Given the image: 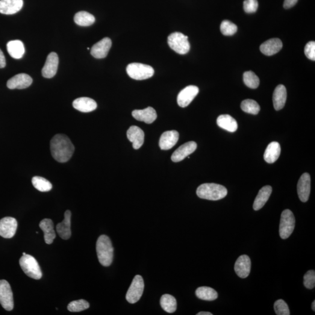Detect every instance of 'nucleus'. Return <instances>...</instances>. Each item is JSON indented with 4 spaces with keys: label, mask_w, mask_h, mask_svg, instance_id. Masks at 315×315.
I'll list each match as a JSON object with an SVG mask.
<instances>
[{
    "label": "nucleus",
    "mask_w": 315,
    "mask_h": 315,
    "mask_svg": "<svg viewBox=\"0 0 315 315\" xmlns=\"http://www.w3.org/2000/svg\"><path fill=\"white\" fill-rule=\"evenodd\" d=\"M51 150L52 157L58 163H64L72 157L75 148L67 135L58 134L52 138Z\"/></svg>",
    "instance_id": "1"
},
{
    "label": "nucleus",
    "mask_w": 315,
    "mask_h": 315,
    "mask_svg": "<svg viewBox=\"0 0 315 315\" xmlns=\"http://www.w3.org/2000/svg\"><path fill=\"white\" fill-rule=\"evenodd\" d=\"M96 253L99 263L105 267L112 263L114 249L110 238L102 235L96 242Z\"/></svg>",
    "instance_id": "2"
},
{
    "label": "nucleus",
    "mask_w": 315,
    "mask_h": 315,
    "mask_svg": "<svg viewBox=\"0 0 315 315\" xmlns=\"http://www.w3.org/2000/svg\"><path fill=\"white\" fill-rule=\"evenodd\" d=\"M200 198L217 201L227 195V189L222 185L216 184H204L200 185L196 191Z\"/></svg>",
    "instance_id": "3"
},
{
    "label": "nucleus",
    "mask_w": 315,
    "mask_h": 315,
    "mask_svg": "<svg viewBox=\"0 0 315 315\" xmlns=\"http://www.w3.org/2000/svg\"><path fill=\"white\" fill-rule=\"evenodd\" d=\"M20 267L29 278L35 279L42 278V273L39 263L33 256L26 254L23 255L19 260Z\"/></svg>",
    "instance_id": "4"
},
{
    "label": "nucleus",
    "mask_w": 315,
    "mask_h": 315,
    "mask_svg": "<svg viewBox=\"0 0 315 315\" xmlns=\"http://www.w3.org/2000/svg\"><path fill=\"white\" fill-rule=\"evenodd\" d=\"M126 71L130 77L135 80H144L154 74V70L151 66L138 63L129 64Z\"/></svg>",
    "instance_id": "5"
},
{
    "label": "nucleus",
    "mask_w": 315,
    "mask_h": 315,
    "mask_svg": "<svg viewBox=\"0 0 315 315\" xmlns=\"http://www.w3.org/2000/svg\"><path fill=\"white\" fill-rule=\"evenodd\" d=\"M167 43L170 48L178 54H186L190 49L188 37L180 32H174L170 34L167 37Z\"/></svg>",
    "instance_id": "6"
},
{
    "label": "nucleus",
    "mask_w": 315,
    "mask_h": 315,
    "mask_svg": "<svg viewBox=\"0 0 315 315\" xmlns=\"http://www.w3.org/2000/svg\"><path fill=\"white\" fill-rule=\"evenodd\" d=\"M295 217L293 212L290 210L282 211L279 223V236L282 240H286L292 234L295 228Z\"/></svg>",
    "instance_id": "7"
},
{
    "label": "nucleus",
    "mask_w": 315,
    "mask_h": 315,
    "mask_svg": "<svg viewBox=\"0 0 315 315\" xmlns=\"http://www.w3.org/2000/svg\"><path fill=\"white\" fill-rule=\"evenodd\" d=\"M144 289V282L142 277L140 275L135 276L127 293V301L130 304H135L139 301L143 295Z\"/></svg>",
    "instance_id": "8"
},
{
    "label": "nucleus",
    "mask_w": 315,
    "mask_h": 315,
    "mask_svg": "<svg viewBox=\"0 0 315 315\" xmlns=\"http://www.w3.org/2000/svg\"><path fill=\"white\" fill-rule=\"evenodd\" d=\"M0 304L6 311H11L14 308V298L10 284L5 279L0 280Z\"/></svg>",
    "instance_id": "9"
},
{
    "label": "nucleus",
    "mask_w": 315,
    "mask_h": 315,
    "mask_svg": "<svg viewBox=\"0 0 315 315\" xmlns=\"http://www.w3.org/2000/svg\"><path fill=\"white\" fill-rule=\"evenodd\" d=\"M17 221L13 217H5L0 220V236L10 239L16 233Z\"/></svg>",
    "instance_id": "10"
},
{
    "label": "nucleus",
    "mask_w": 315,
    "mask_h": 315,
    "mask_svg": "<svg viewBox=\"0 0 315 315\" xmlns=\"http://www.w3.org/2000/svg\"><path fill=\"white\" fill-rule=\"evenodd\" d=\"M199 88L194 85H189L179 93L177 102L179 107H187L199 93Z\"/></svg>",
    "instance_id": "11"
},
{
    "label": "nucleus",
    "mask_w": 315,
    "mask_h": 315,
    "mask_svg": "<svg viewBox=\"0 0 315 315\" xmlns=\"http://www.w3.org/2000/svg\"><path fill=\"white\" fill-rule=\"evenodd\" d=\"M32 78L24 73L19 74L12 77L7 81V86L9 89L22 90L28 88L32 84Z\"/></svg>",
    "instance_id": "12"
},
{
    "label": "nucleus",
    "mask_w": 315,
    "mask_h": 315,
    "mask_svg": "<svg viewBox=\"0 0 315 315\" xmlns=\"http://www.w3.org/2000/svg\"><path fill=\"white\" fill-rule=\"evenodd\" d=\"M58 61V57L56 53L52 52L48 55L42 71L43 77L52 78L56 74Z\"/></svg>",
    "instance_id": "13"
},
{
    "label": "nucleus",
    "mask_w": 315,
    "mask_h": 315,
    "mask_svg": "<svg viewBox=\"0 0 315 315\" xmlns=\"http://www.w3.org/2000/svg\"><path fill=\"white\" fill-rule=\"evenodd\" d=\"M298 197L302 202H307L311 193V176L308 173H305L300 178L297 185Z\"/></svg>",
    "instance_id": "14"
},
{
    "label": "nucleus",
    "mask_w": 315,
    "mask_h": 315,
    "mask_svg": "<svg viewBox=\"0 0 315 315\" xmlns=\"http://www.w3.org/2000/svg\"><path fill=\"white\" fill-rule=\"evenodd\" d=\"M111 47V40L110 38L105 37L93 46L91 54L96 58H104L107 56Z\"/></svg>",
    "instance_id": "15"
},
{
    "label": "nucleus",
    "mask_w": 315,
    "mask_h": 315,
    "mask_svg": "<svg viewBox=\"0 0 315 315\" xmlns=\"http://www.w3.org/2000/svg\"><path fill=\"white\" fill-rule=\"evenodd\" d=\"M251 261L248 256L242 255L238 258L235 264L237 275L242 278H248L251 272Z\"/></svg>",
    "instance_id": "16"
},
{
    "label": "nucleus",
    "mask_w": 315,
    "mask_h": 315,
    "mask_svg": "<svg viewBox=\"0 0 315 315\" xmlns=\"http://www.w3.org/2000/svg\"><path fill=\"white\" fill-rule=\"evenodd\" d=\"M196 148L197 144L194 141H190V142L185 143L179 147L173 153L171 160L174 163H178V162L184 160L185 158L192 154L193 152L195 151Z\"/></svg>",
    "instance_id": "17"
},
{
    "label": "nucleus",
    "mask_w": 315,
    "mask_h": 315,
    "mask_svg": "<svg viewBox=\"0 0 315 315\" xmlns=\"http://www.w3.org/2000/svg\"><path fill=\"white\" fill-rule=\"evenodd\" d=\"M132 115L138 121L145 122L147 124H151L157 118V112L152 107L143 110H134L132 111Z\"/></svg>",
    "instance_id": "18"
},
{
    "label": "nucleus",
    "mask_w": 315,
    "mask_h": 315,
    "mask_svg": "<svg viewBox=\"0 0 315 315\" xmlns=\"http://www.w3.org/2000/svg\"><path fill=\"white\" fill-rule=\"evenodd\" d=\"M127 136L130 142L132 143V147L135 149L141 148L144 142V132L137 126H132L127 132Z\"/></svg>",
    "instance_id": "19"
},
{
    "label": "nucleus",
    "mask_w": 315,
    "mask_h": 315,
    "mask_svg": "<svg viewBox=\"0 0 315 315\" xmlns=\"http://www.w3.org/2000/svg\"><path fill=\"white\" fill-rule=\"evenodd\" d=\"M23 0H0V13L5 15L16 14L23 7Z\"/></svg>",
    "instance_id": "20"
},
{
    "label": "nucleus",
    "mask_w": 315,
    "mask_h": 315,
    "mask_svg": "<svg viewBox=\"0 0 315 315\" xmlns=\"http://www.w3.org/2000/svg\"><path fill=\"white\" fill-rule=\"evenodd\" d=\"M179 132L176 130L167 131L162 134L159 145L163 150H168L176 145L179 140Z\"/></svg>",
    "instance_id": "21"
},
{
    "label": "nucleus",
    "mask_w": 315,
    "mask_h": 315,
    "mask_svg": "<svg viewBox=\"0 0 315 315\" xmlns=\"http://www.w3.org/2000/svg\"><path fill=\"white\" fill-rule=\"evenodd\" d=\"M73 106L75 110L84 113L91 112L95 111L97 108L96 102L87 97L76 99L74 101Z\"/></svg>",
    "instance_id": "22"
},
{
    "label": "nucleus",
    "mask_w": 315,
    "mask_h": 315,
    "mask_svg": "<svg viewBox=\"0 0 315 315\" xmlns=\"http://www.w3.org/2000/svg\"><path fill=\"white\" fill-rule=\"evenodd\" d=\"M71 218H72V213L70 210H67L64 213V220L62 222L58 223L56 226V231L58 235L64 240L70 239L72 235Z\"/></svg>",
    "instance_id": "23"
},
{
    "label": "nucleus",
    "mask_w": 315,
    "mask_h": 315,
    "mask_svg": "<svg viewBox=\"0 0 315 315\" xmlns=\"http://www.w3.org/2000/svg\"><path fill=\"white\" fill-rule=\"evenodd\" d=\"M282 48V43L278 38H274L261 44L260 50L262 54L266 56H272L278 54Z\"/></svg>",
    "instance_id": "24"
},
{
    "label": "nucleus",
    "mask_w": 315,
    "mask_h": 315,
    "mask_svg": "<svg viewBox=\"0 0 315 315\" xmlns=\"http://www.w3.org/2000/svg\"><path fill=\"white\" fill-rule=\"evenodd\" d=\"M287 90L283 85H279L274 91L273 101L274 108L279 111L284 108L287 100Z\"/></svg>",
    "instance_id": "25"
},
{
    "label": "nucleus",
    "mask_w": 315,
    "mask_h": 315,
    "mask_svg": "<svg viewBox=\"0 0 315 315\" xmlns=\"http://www.w3.org/2000/svg\"><path fill=\"white\" fill-rule=\"evenodd\" d=\"M39 227L43 231L45 242L51 245L56 238L54 224L51 219H43L39 223Z\"/></svg>",
    "instance_id": "26"
},
{
    "label": "nucleus",
    "mask_w": 315,
    "mask_h": 315,
    "mask_svg": "<svg viewBox=\"0 0 315 315\" xmlns=\"http://www.w3.org/2000/svg\"><path fill=\"white\" fill-rule=\"evenodd\" d=\"M281 154V147L278 142H272L267 146L264 154V159L266 163L273 164L278 160Z\"/></svg>",
    "instance_id": "27"
},
{
    "label": "nucleus",
    "mask_w": 315,
    "mask_h": 315,
    "mask_svg": "<svg viewBox=\"0 0 315 315\" xmlns=\"http://www.w3.org/2000/svg\"><path fill=\"white\" fill-rule=\"evenodd\" d=\"M272 193V187L270 186H265L259 190V193L256 196L254 203H253V209L255 211L260 210L266 204L269 200L271 194Z\"/></svg>",
    "instance_id": "28"
},
{
    "label": "nucleus",
    "mask_w": 315,
    "mask_h": 315,
    "mask_svg": "<svg viewBox=\"0 0 315 315\" xmlns=\"http://www.w3.org/2000/svg\"><path fill=\"white\" fill-rule=\"evenodd\" d=\"M9 55L16 59H19L25 54V47L21 41L19 40H12L7 45Z\"/></svg>",
    "instance_id": "29"
},
{
    "label": "nucleus",
    "mask_w": 315,
    "mask_h": 315,
    "mask_svg": "<svg viewBox=\"0 0 315 315\" xmlns=\"http://www.w3.org/2000/svg\"><path fill=\"white\" fill-rule=\"evenodd\" d=\"M217 123L220 128L225 130L233 132L238 129V123L236 120L229 114H222L217 120Z\"/></svg>",
    "instance_id": "30"
},
{
    "label": "nucleus",
    "mask_w": 315,
    "mask_h": 315,
    "mask_svg": "<svg viewBox=\"0 0 315 315\" xmlns=\"http://www.w3.org/2000/svg\"><path fill=\"white\" fill-rule=\"evenodd\" d=\"M74 22L76 24L81 26L92 25L95 21V17L86 11H79L74 16Z\"/></svg>",
    "instance_id": "31"
},
{
    "label": "nucleus",
    "mask_w": 315,
    "mask_h": 315,
    "mask_svg": "<svg viewBox=\"0 0 315 315\" xmlns=\"http://www.w3.org/2000/svg\"><path fill=\"white\" fill-rule=\"evenodd\" d=\"M160 303L162 308L167 313H175L177 308V302L175 297L169 294L162 296Z\"/></svg>",
    "instance_id": "32"
},
{
    "label": "nucleus",
    "mask_w": 315,
    "mask_h": 315,
    "mask_svg": "<svg viewBox=\"0 0 315 315\" xmlns=\"http://www.w3.org/2000/svg\"><path fill=\"white\" fill-rule=\"evenodd\" d=\"M197 298L205 301H214L218 298V293L213 288L208 287H201L196 291Z\"/></svg>",
    "instance_id": "33"
},
{
    "label": "nucleus",
    "mask_w": 315,
    "mask_h": 315,
    "mask_svg": "<svg viewBox=\"0 0 315 315\" xmlns=\"http://www.w3.org/2000/svg\"><path fill=\"white\" fill-rule=\"evenodd\" d=\"M32 183L35 189L42 192H47L52 189L51 182L40 176H34L32 179Z\"/></svg>",
    "instance_id": "34"
},
{
    "label": "nucleus",
    "mask_w": 315,
    "mask_h": 315,
    "mask_svg": "<svg viewBox=\"0 0 315 315\" xmlns=\"http://www.w3.org/2000/svg\"><path fill=\"white\" fill-rule=\"evenodd\" d=\"M241 109L246 113L258 114L260 110V106L257 102L252 99H246L241 103Z\"/></svg>",
    "instance_id": "35"
},
{
    "label": "nucleus",
    "mask_w": 315,
    "mask_h": 315,
    "mask_svg": "<svg viewBox=\"0 0 315 315\" xmlns=\"http://www.w3.org/2000/svg\"><path fill=\"white\" fill-rule=\"evenodd\" d=\"M243 81L247 87L252 88V89L257 88L259 84H260V79L251 71L246 72L243 74Z\"/></svg>",
    "instance_id": "36"
},
{
    "label": "nucleus",
    "mask_w": 315,
    "mask_h": 315,
    "mask_svg": "<svg viewBox=\"0 0 315 315\" xmlns=\"http://www.w3.org/2000/svg\"><path fill=\"white\" fill-rule=\"evenodd\" d=\"M89 307V303L84 299H79L71 302L68 305L67 309L72 313H78V312L86 310Z\"/></svg>",
    "instance_id": "37"
},
{
    "label": "nucleus",
    "mask_w": 315,
    "mask_h": 315,
    "mask_svg": "<svg viewBox=\"0 0 315 315\" xmlns=\"http://www.w3.org/2000/svg\"><path fill=\"white\" fill-rule=\"evenodd\" d=\"M221 32L225 36H232L234 35L238 30L237 26L235 23L229 21L228 20H224L220 26Z\"/></svg>",
    "instance_id": "38"
},
{
    "label": "nucleus",
    "mask_w": 315,
    "mask_h": 315,
    "mask_svg": "<svg viewBox=\"0 0 315 315\" xmlns=\"http://www.w3.org/2000/svg\"><path fill=\"white\" fill-rule=\"evenodd\" d=\"M274 309L276 315H290V312L288 305L284 300L278 299L276 301L274 305Z\"/></svg>",
    "instance_id": "39"
},
{
    "label": "nucleus",
    "mask_w": 315,
    "mask_h": 315,
    "mask_svg": "<svg viewBox=\"0 0 315 315\" xmlns=\"http://www.w3.org/2000/svg\"><path fill=\"white\" fill-rule=\"evenodd\" d=\"M304 284L308 289H313L315 287V272L310 270L305 274L304 278Z\"/></svg>",
    "instance_id": "40"
},
{
    "label": "nucleus",
    "mask_w": 315,
    "mask_h": 315,
    "mask_svg": "<svg viewBox=\"0 0 315 315\" xmlns=\"http://www.w3.org/2000/svg\"><path fill=\"white\" fill-rule=\"evenodd\" d=\"M258 8L257 0H245L243 2V9L246 13H255Z\"/></svg>",
    "instance_id": "41"
},
{
    "label": "nucleus",
    "mask_w": 315,
    "mask_h": 315,
    "mask_svg": "<svg viewBox=\"0 0 315 315\" xmlns=\"http://www.w3.org/2000/svg\"><path fill=\"white\" fill-rule=\"evenodd\" d=\"M305 54L309 59L315 60V42L314 41H311L306 45Z\"/></svg>",
    "instance_id": "42"
},
{
    "label": "nucleus",
    "mask_w": 315,
    "mask_h": 315,
    "mask_svg": "<svg viewBox=\"0 0 315 315\" xmlns=\"http://www.w3.org/2000/svg\"><path fill=\"white\" fill-rule=\"evenodd\" d=\"M298 1V0H284V8L288 9L293 7Z\"/></svg>",
    "instance_id": "43"
},
{
    "label": "nucleus",
    "mask_w": 315,
    "mask_h": 315,
    "mask_svg": "<svg viewBox=\"0 0 315 315\" xmlns=\"http://www.w3.org/2000/svg\"><path fill=\"white\" fill-rule=\"evenodd\" d=\"M6 66V60L4 54H3L1 50L0 49V69L4 68Z\"/></svg>",
    "instance_id": "44"
},
{
    "label": "nucleus",
    "mask_w": 315,
    "mask_h": 315,
    "mask_svg": "<svg viewBox=\"0 0 315 315\" xmlns=\"http://www.w3.org/2000/svg\"><path fill=\"white\" fill-rule=\"evenodd\" d=\"M197 315H213V314L208 313V312H200V313L197 314Z\"/></svg>",
    "instance_id": "45"
},
{
    "label": "nucleus",
    "mask_w": 315,
    "mask_h": 315,
    "mask_svg": "<svg viewBox=\"0 0 315 315\" xmlns=\"http://www.w3.org/2000/svg\"><path fill=\"white\" fill-rule=\"evenodd\" d=\"M312 309H313V310L314 311H315V301L313 302V304H312Z\"/></svg>",
    "instance_id": "46"
},
{
    "label": "nucleus",
    "mask_w": 315,
    "mask_h": 315,
    "mask_svg": "<svg viewBox=\"0 0 315 315\" xmlns=\"http://www.w3.org/2000/svg\"><path fill=\"white\" fill-rule=\"evenodd\" d=\"M26 255V253L25 252H23V255Z\"/></svg>",
    "instance_id": "47"
}]
</instances>
